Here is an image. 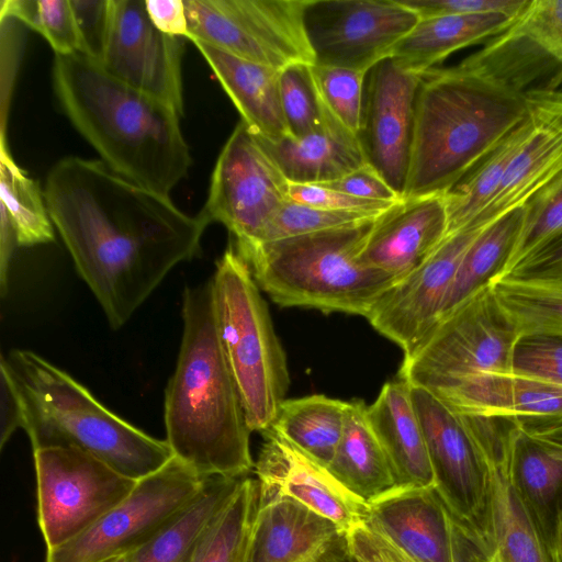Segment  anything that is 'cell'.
<instances>
[{"mask_svg": "<svg viewBox=\"0 0 562 562\" xmlns=\"http://www.w3.org/2000/svg\"><path fill=\"white\" fill-rule=\"evenodd\" d=\"M43 193L77 272L113 329L131 318L172 268L199 254L209 225L101 160H58Z\"/></svg>", "mask_w": 562, "mask_h": 562, "instance_id": "obj_1", "label": "cell"}, {"mask_svg": "<svg viewBox=\"0 0 562 562\" xmlns=\"http://www.w3.org/2000/svg\"><path fill=\"white\" fill-rule=\"evenodd\" d=\"M56 98L70 123L114 172L164 195L192 164L180 115L82 54L55 55Z\"/></svg>", "mask_w": 562, "mask_h": 562, "instance_id": "obj_2", "label": "cell"}, {"mask_svg": "<svg viewBox=\"0 0 562 562\" xmlns=\"http://www.w3.org/2000/svg\"><path fill=\"white\" fill-rule=\"evenodd\" d=\"M177 366L165 392L166 441L204 477L254 471L250 428L218 338L211 280L187 286Z\"/></svg>", "mask_w": 562, "mask_h": 562, "instance_id": "obj_3", "label": "cell"}, {"mask_svg": "<svg viewBox=\"0 0 562 562\" xmlns=\"http://www.w3.org/2000/svg\"><path fill=\"white\" fill-rule=\"evenodd\" d=\"M529 116L526 95L461 63L424 72L402 200L446 194Z\"/></svg>", "mask_w": 562, "mask_h": 562, "instance_id": "obj_4", "label": "cell"}, {"mask_svg": "<svg viewBox=\"0 0 562 562\" xmlns=\"http://www.w3.org/2000/svg\"><path fill=\"white\" fill-rule=\"evenodd\" d=\"M2 369L20 401L22 428L33 451L74 448L139 481L162 468L173 452L103 406L85 386L40 355L14 349Z\"/></svg>", "mask_w": 562, "mask_h": 562, "instance_id": "obj_5", "label": "cell"}, {"mask_svg": "<svg viewBox=\"0 0 562 562\" xmlns=\"http://www.w3.org/2000/svg\"><path fill=\"white\" fill-rule=\"evenodd\" d=\"M376 218L236 251L276 304L367 318L380 296L395 284L360 259Z\"/></svg>", "mask_w": 562, "mask_h": 562, "instance_id": "obj_6", "label": "cell"}, {"mask_svg": "<svg viewBox=\"0 0 562 562\" xmlns=\"http://www.w3.org/2000/svg\"><path fill=\"white\" fill-rule=\"evenodd\" d=\"M216 329L251 431L270 429L290 378L285 352L248 265L232 245L210 279Z\"/></svg>", "mask_w": 562, "mask_h": 562, "instance_id": "obj_7", "label": "cell"}, {"mask_svg": "<svg viewBox=\"0 0 562 562\" xmlns=\"http://www.w3.org/2000/svg\"><path fill=\"white\" fill-rule=\"evenodd\" d=\"M519 338L490 284L442 315L409 353L400 378L427 389L487 371H512Z\"/></svg>", "mask_w": 562, "mask_h": 562, "instance_id": "obj_8", "label": "cell"}, {"mask_svg": "<svg viewBox=\"0 0 562 562\" xmlns=\"http://www.w3.org/2000/svg\"><path fill=\"white\" fill-rule=\"evenodd\" d=\"M411 386L435 479V487L486 561L492 549L491 467L461 413L432 391Z\"/></svg>", "mask_w": 562, "mask_h": 562, "instance_id": "obj_9", "label": "cell"}, {"mask_svg": "<svg viewBox=\"0 0 562 562\" xmlns=\"http://www.w3.org/2000/svg\"><path fill=\"white\" fill-rule=\"evenodd\" d=\"M308 0H184L188 40L282 69L315 64L304 14Z\"/></svg>", "mask_w": 562, "mask_h": 562, "instance_id": "obj_10", "label": "cell"}, {"mask_svg": "<svg viewBox=\"0 0 562 562\" xmlns=\"http://www.w3.org/2000/svg\"><path fill=\"white\" fill-rule=\"evenodd\" d=\"M206 480L173 457L162 468L137 481L121 503L85 532L46 550L45 562H99L135 552L194 502Z\"/></svg>", "mask_w": 562, "mask_h": 562, "instance_id": "obj_11", "label": "cell"}, {"mask_svg": "<svg viewBox=\"0 0 562 562\" xmlns=\"http://www.w3.org/2000/svg\"><path fill=\"white\" fill-rule=\"evenodd\" d=\"M37 522L46 550L85 532L135 487L132 480L74 448L33 451Z\"/></svg>", "mask_w": 562, "mask_h": 562, "instance_id": "obj_12", "label": "cell"}, {"mask_svg": "<svg viewBox=\"0 0 562 562\" xmlns=\"http://www.w3.org/2000/svg\"><path fill=\"white\" fill-rule=\"evenodd\" d=\"M290 182L240 120L215 162L207 199L199 214L235 237L236 249L252 246L276 212L288 201Z\"/></svg>", "mask_w": 562, "mask_h": 562, "instance_id": "obj_13", "label": "cell"}, {"mask_svg": "<svg viewBox=\"0 0 562 562\" xmlns=\"http://www.w3.org/2000/svg\"><path fill=\"white\" fill-rule=\"evenodd\" d=\"M304 21L315 64L368 74L419 16L397 0H308Z\"/></svg>", "mask_w": 562, "mask_h": 562, "instance_id": "obj_14", "label": "cell"}, {"mask_svg": "<svg viewBox=\"0 0 562 562\" xmlns=\"http://www.w3.org/2000/svg\"><path fill=\"white\" fill-rule=\"evenodd\" d=\"M526 95L562 91V0H530L504 32L461 61Z\"/></svg>", "mask_w": 562, "mask_h": 562, "instance_id": "obj_15", "label": "cell"}, {"mask_svg": "<svg viewBox=\"0 0 562 562\" xmlns=\"http://www.w3.org/2000/svg\"><path fill=\"white\" fill-rule=\"evenodd\" d=\"M183 41L150 21L145 0H112L111 23L100 65L113 77L183 115Z\"/></svg>", "mask_w": 562, "mask_h": 562, "instance_id": "obj_16", "label": "cell"}, {"mask_svg": "<svg viewBox=\"0 0 562 562\" xmlns=\"http://www.w3.org/2000/svg\"><path fill=\"white\" fill-rule=\"evenodd\" d=\"M367 78L358 136L368 164L402 199L423 74L407 70L389 57L376 64Z\"/></svg>", "mask_w": 562, "mask_h": 562, "instance_id": "obj_17", "label": "cell"}, {"mask_svg": "<svg viewBox=\"0 0 562 562\" xmlns=\"http://www.w3.org/2000/svg\"><path fill=\"white\" fill-rule=\"evenodd\" d=\"M484 227H465L447 235L416 270L374 304L367 319L404 355L415 349L439 319L462 259Z\"/></svg>", "mask_w": 562, "mask_h": 562, "instance_id": "obj_18", "label": "cell"}, {"mask_svg": "<svg viewBox=\"0 0 562 562\" xmlns=\"http://www.w3.org/2000/svg\"><path fill=\"white\" fill-rule=\"evenodd\" d=\"M363 522L415 562L483 559L435 486L395 488L368 504Z\"/></svg>", "mask_w": 562, "mask_h": 562, "instance_id": "obj_19", "label": "cell"}, {"mask_svg": "<svg viewBox=\"0 0 562 562\" xmlns=\"http://www.w3.org/2000/svg\"><path fill=\"white\" fill-rule=\"evenodd\" d=\"M263 434L254 472L259 490L293 498L344 531L364 520L368 505L326 468L271 430Z\"/></svg>", "mask_w": 562, "mask_h": 562, "instance_id": "obj_20", "label": "cell"}, {"mask_svg": "<svg viewBox=\"0 0 562 562\" xmlns=\"http://www.w3.org/2000/svg\"><path fill=\"white\" fill-rule=\"evenodd\" d=\"M347 549L346 531L306 505L259 490L250 562H327Z\"/></svg>", "mask_w": 562, "mask_h": 562, "instance_id": "obj_21", "label": "cell"}, {"mask_svg": "<svg viewBox=\"0 0 562 562\" xmlns=\"http://www.w3.org/2000/svg\"><path fill=\"white\" fill-rule=\"evenodd\" d=\"M447 235L445 194L401 200L375 220L360 259L396 283L416 270Z\"/></svg>", "mask_w": 562, "mask_h": 562, "instance_id": "obj_22", "label": "cell"}, {"mask_svg": "<svg viewBox=\"0 0 562 562\" xmlns=\"http://www.w3.org/2000/svg\"><path fill=\"white\" fill-rule=\"evenodd\" d=\"M462 414L518 420L562 417V385L513 371H487L428 389Z\"/></svg>", "mask_w": 562, "mask_h": 562, "instance_id": "obj_23", "label": "cell"}, {"mask_svg": "<svg viewBox=\"0 0 562 562\" xmlns=\"http://www.w3.org/2000/svg\"><path fill=\"white\" fill-rule=\"evenodd\" d=\"M507 475L531 519L557 549L562 525V445L510 419Z\"/></svg>", "mask_w": 562, "mask_h": 562, "instance_id": "obj_24", "label": "cell"}, {"mask_svg": "<svg viewBox=\"0 0 562 562\" xmlns=\"http://www.w3.org/2000/svg\"><path fill=\"white\" fill-rule=\"evenodd\" d=\"M257 137L290 183L330 182L368 164L359 136L328 110L322 125L302 137Z\"/></svg>", "mask_w": 562, "mask_h": 562, "instance_id": "obj_25", "label": "cell"}, {"mask_svg": "<svg viewBox=\"0 0 562 562\" xmlns=\"http://www.w3.org/2000/svg\"><path fill=\"white\" fill-rule=\"evenodd\" d=\"M192 43L254 134L269 142L291 137L281 104V69L236 57L203 42Z\"/></svg>", "mask_w": 562, "mask_h": 562, "instance_id": "obj_26", "label": "cell"}, {"mask_svg": "<svg viewBox=\"0 0 562 562\" xmlns=\"http://www.w3.org/2000/svg\"><path fill=\"white\" fill-rule=\"evenodd\" d=\"M367 415L392 464L398 486H435L409 383L402 379L385 383L375 401L367 406Z\"/></svg>", "mask_w": 562, "mask_h": 562, "instance_id": "obj_27", "label": "cell"}, {"mask_svg": "<svg viewBox=\"0 0 562 562\" xmlns=\"http://www.w3.org/2000/svg\"><path fill=\"white\" fill-rule=\"evenodd\" d=\"M519 15L491 12L419 19L396 44L391 58L407 70L424 74L456 50L501 34Z\"/></svg>", "mask_w": 562, "mask_h": 562, "instance_id": "obj_28", "label": "cell"}, {"mask_svg": "<svg viewBox=\"0 0 562 562\" xmlns=\"http://www.w3.org/2000/svg\"><path fill=\"white\" fill-rule=\"evenodd\" d=\"M328 470L367 505L400 487L362 401L347 402L342 436Z\"/></svg>", "mask_w": 562, "mask_h": 562, "instance_id": "obj_29", "label": "cell"}, {"mask_svg": "<svg viewBox=\"0 0 562 562\" xmlns=\"http://www.w3.org/2000/svg\"><path fill=\"white\" fill-rule=\"evenodd\" d=\"M488 284L519 337H562V263L499 274Z\"/></svg>", "mask_w": 562, "mask_h": 562, "instance_id": "obj_30", "label": "cell"}, {"mask_svg": "<svg viewBox=\"0 0 562 562\" xmlns=\"http://www.w3.org/2000/svg\"><path fill=\"white\" fill-rule=\"evenodd\" d=\"M561 171L562 135L536 121L533 131L510 161L496 193L467 227H484L524 206Z\"/></svg>", "mask_w": 562, "mask_h": 562, "instance_id": "obj_31", "label": "cell"}, {"mask_svg": "<svg viewBox=\"0 0 562 562\" xmlns=\"http://www.w3.org/2000/svg\"><path fill=\"white\" fill-rule=\"evenodd\" d=\"M491 467L492 549L485 562H560L513 488L507 464Z\"/></svg>", "mask_w": 562, "mask_h": 562, "instance_id": "obj_32", "label": "cell"}, {"mask_svg": "<svg viewBox=\"0 0 562 562\" xmlns=\"http://www.w3.org/2000/svg\"><path fill=\"white\" fill-rule=\"evenodd\" d=\"M346 411L347 402L321 394L284 400L268 430L328 468L342 436Z\"/></svg>", "mask_w": 562, "mask_h": 562, "instance_id": "obj_33", "label": "cell"}, {"mask_svg": "<svg viewBox=\"0 0 562 562\" xmlns=\"http://www.w3.org/2000/svg\"><path fill=\"white\" fill-rule=\"evenodd\" d=\"M244 477H207L194 502L160 533L136 550L133 562H191L203 532Z\"/></svg>", "mask_w": 562, "mask_h": 562, "instance_id": "obj_34", "label": "cell"}, {"mask_svg": "<svg viewBox=\"0 0 562 562\" xmlns=\"http://www.w3.org/2000/svg\"><path fill=\"white\" fill-rule=\"evenodd\" d=\"M522 217L521 206L481 231L462 259L440 317L504 272L520 232Z\"/></svg>", "mask_w": 562, "mask_h": 562, "instance_id": "obj_35", "label": "cell"}, {"mask_svg": "<svg viewBox=\"0 0 562 562\" xmlns=\"http://www.w3.org/2000/svg\"><path fill=\"white\" fill-rule=\"evenodd\" d=\"M536 121L530 115L458 184L445 194L448 235L469 226L496 193L506 170L530 136Z\"/></svg>", "mask_w": 562, "mask_h": 562, "instance_id": "obj_36", "label": "cell"}, {"mask_svg": "<svg viewBox=\"0 0 562 562\" xmlns=\"http://www.w3.org/2000/svg\"><path fill=\"white\" fill-rule=\"evenodd\" d=\"M0 195L1 212L9 220L18 246L47 244L55 239L44 193L13 160L5 134L0 136Z\"/></svg>", "mask_w": 562, "mask_h": 562, "instance_id": "obj_37", "label": "cell"}, {"mask_svg": "<svg viewBox=\"0 0 562 562\" xmlns=\"http://www.w3.org/2000/svg\"><path fill=\"white\" fill-rule=\"evenodd\" d=\"M259 506V484L245 476L200 538L191 562H239Z\"/></svg>", "mask_w": 562, "mask_h": 562, "instance_id": "obj_38", "label": "cell"}, {"mask_svg": "<svg viewBox=\"0 0 562 562\" xmlns=\"http://www.w3.org/2000/svg\"><path fill=\"white\" fill-rule=\"evenodd\" d=\"M520 232L504 273L562 236V171L535 193L522 206Z\"/></svg>", "mask_w": 562, "mask_h": 562, "instance_id": "obj_39", "label": "cell"}, {"mask_svg": "<svg viewBox=\"0 0 562 562\" xmlns=\"http://www.w3.org/2000/svg\"><path fill=\"white\" fill-rule=\"evenodd\" d=\"M15 19L38 32L55 55L81 52L80 36L70 0H2L0 21Z\"/></svg>", "mask_w": 562, "mask_h": 562, "instance_id": "obj_40", "label": "cell"}, {"mask_svg": "<svg viewBox=\"0 0 562 562\" xmlns=\"http://www.w3.org/2000/svg\"><path fill=\"white\" fill-rule=\"evenodd\" d=\"M280 95L291 137H302L324 122L327 109L315 86L312 65L293 64L282 68Z\"/></svg>", "mask_w": 562, "mask_h": 562, "instance_id": "obj_41", "label": "cell"}, {"mask_svg": "<svg viewBox=\"0 0 562 562\" xmlns=\"http://www.w3.org/2000/svg\"><path fill=\"white\" fill-rule=\"evenodd\" d=\"M312 75L325 108L344 126L358 135L361 128L367 74L313 64Z\"/></svg>", "mask_w": 562, "mask_h": 562, "instance_id": "obj_42", "label": "cell"}, {"mask_svg": "<svg viewBox=\"0 0 562 562\" xmlns=\"http://www.w3.org/2000/svg\"><path fill=\"white\" fill-rule=\"evenodd\" d=\"M379 215L358 212L329 211L297 203L290 199L276 212L266 226L260 240L255 245L361 224L374 220Z\"/></svg>", "mask_w": 562, "mask_h": 562, "instance_id": "obj_43", "label": "cell"}, {"mask_svg": "<svg viewBox=\"0 0 562 562\" xmlns=\"http://www.w3.org/2000/svg\"><path fill=\"white\" fill-rule=\"evenodd\" d=\"M512 371L562 385V337L520 336L514 347Z\"/></svg>", "mask_w": 562, "mask_h": 562, "instance_id": "obj_44", "label": "cell"}, {"mask_svg": "<svg viewBox=\"0 0 562 562\" xmlns=\"http://www.w3.org/2000/svg\"><path fill=\"white\" fill-rule=\"evenodd\" d=\"M112 0H70L75 14L81 52L89 58L102 60L111 23Z\"/></svg>", "mask_w": 562, "mask_h": 562, "instance_id": "obj_45", "label": "cell"}, {"mask_svg": "<svg viewBox=\"0 0 562 562\" xmlns=\"http://www.w3.org/2000/svg\"><path fill=\"white\" fill-rule=\"evenodd\" d=\"M289 198L297 203L339 212L382 214L396 202L367 200L352 196L322 184L290 183Z\"/></svg>", "mask_w": 562, "mask_h": 562, "instance_id": "obj_46", "label": "cell"}, {"mask_svg": "<svg viewBox=\"0 0 562 562\" xmlns=\"http://www.w3.org/2000/svg\"><path fill=\"white\" fill-rule=\"evenodd\" d=\"M419 19L499 12L519 15L530 0H397Z\"/></svg>", "mask_w": 562, "mask_h": 562, "instance_id": "obj_47", "label": "cell"}, {"mask_svg": "<svg viewBox=\"0 0 562 562\" xmlns=\"http://www.w3.org/2000/svg\"><path fill=\"white\" fill-rule=\"evenodd\" d=\"M347 550L355 562H415L363 521L346 532Z\"/></svg>", "mask_w": 562, "mask_h": 562, "instance_id": "obj_48", "label": "cell"}, {"mask_svg": "<svg viewBox=\"0 0 562 562\" xmlns=\"http://www.w3.org/2000/svg\"><path fill=\"white\" fill-rule=\"evenodd\" d=\"M322 186L360 199L386 202L402 200L369 164L337 180L322 183Z\"/></svg>", "mask_w": 562, "mask_h": 562, "instance_id": "obj_49", "label": "cell"}, {"mask_svg": "<svg viewBox=\"0 0 562 562\" xmlns=\"http://www.w3.org/2000/svg\"><path fill=\"white\" fill-rule=\"evenodd\" d=\"M147 14L162 33L188 38V19L183 0H145Z\"/></svg>", "mask_w": 562, "mask_h": 562, "instance_id": "obj_50", "label": "cell"}, {"mask_svg": "<svg viewBox=\"0 0 562 562\" xmlns=\"http://www.w3.org/2000/svg\"><path fill=\"white\" fill-rule=\"evenodd\" d=\"M530 115L540 124L562 135V91L526 94Z\"/></svg>", "mask_w": 562, "mask_h": 562, "instance_id": "obj_51", "label": "cell"}, {"mask_svg": "<svg viewBox=\"0 0 562 562\" xmlns=\"http://www.w3.org/2000/svg\"><path fill=\"white\" fill-rule=\"evenodd\" d=\"M1 430L0 449L7 445L18 428H22V411L18 395L7 373L0 369Z\"/></svg>", "mask_w": 562, "mask_h": 562, "instance_id": "obj_52", "label": "cell"}, {"mask_svg": "<svg viewBox=\"0 0 562 562\" xmlns=\"http://www.w3.org/2000/svg\"><path fill=\"white\" fill-rule=\"evenodd\" d=\"M561 263L562 236L530 258L526 259L510 272L542 270Z\"/></svg>", "mask_w": 562, "mask_h": 562, "instance_id": "obj_53", "label": "cell"}, {"mask_svg": "<svg viewBox=\"0 0 562 562\" xmlns=\"http://www.w3.org/2000/svg\"><path fill=\"white\" fill-rule=\"evenodd\" d=\"M531 434L562 445V417L542 420H520Z\"/></svg>", "mask_w": 562, "mask_h": 562, "instance_id": "obj_54", "label": "cell"}, {"mask_svg": "<svg viewBox=\"0 0 562 562\" xmlns=\"http://www.w3.org/2000/svg\"><path fill=\"white\" fill-rule=\"evenodd\" d=\"M134 552L116 555L99 562H133Z\"/></svg>", "mask_w": 562, "mask_h": 562, "instance_id": "obj_55", "label": "cell"}, {"mask_svg": "<svg viewBox=\"0 0 562 562\" xmlns=\"http://www.w3.org/2000/svg\"><path fill=\"white\" fill-rule=\"evenodd\" d=\"M327 562H355L350 554L348 553V550H344L329 559Z\"/></svg>", "mask_w": 562, "mask_h": 562, "instance_id": "obj_56", "label": "cell"}, {"mask_svg": "<svg viewBox=\"0 0 562 562\" xmlns=\"http://www.w3.org/2000/svg\"><path fill=\"white\" fill-rule=\"evenodd\" d=\"M252 532V531H251ZM250 544H251V535H250V538L247 542V546L244 550V553L241 555V559L239 562H250Z\"/></svg>", "mask_w": 562, "mask_h": 562, "instance_id": "obj_57", "label": "cell"}, {"mask_svg": "<svg viewBox=\"0 0 562 562\" xmlns=\"http://www.w3.org/2000/svg\"><path fill=\"white\" fill-rule=\"evenodd\" d=\"M557 552H558L560 562H562V525H561L559 533H558Z\"/></svg>", "mask_w": 562, "mask_h": 562, "instance_id": "obj_58", "label": "cell"}, {"mask_svg": "<svg viewBox=\"0 0 562 562\" xmlns=\"http://www.w3.org/2000/svg\"><path fill=\"white\" fill-rule=\"evenodd\" d=\"M472 562H485V560H483V559H477V560H474V561H472Z\"/></svg>", "mask_w": 562, "mask_h": 562, "instance_id": "obj_59", "label": "cell"}]
</instances>
